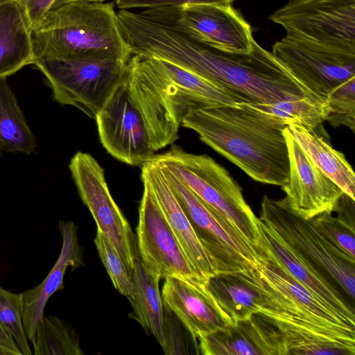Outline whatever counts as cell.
Returning <instances> with one entry per match:
<instances>
[{
	"instance_id": "obj_28",
	"label": "cell",
	"mask_w": 355,
	"mask_h": 355,
	"mask_svg": "<svg viewBox=\"0 0 355 355\" xmlns=\"http://www.w3.org/2000/svg\"><path fill=\"white\" fill-rule=\"evenodd\" d=\"M35 355H82L75 329L56 316H43L37 324Z\"/></svg>"
},
{
	"instance_id": "obj_34",
	"label": "cell",
	"mask_w": 355,
	"mask_h": 355,
	"mask_svg": "<svg viewBox=\"0 0 355 355\" xmlns=\"http://www.w3.org/2000/svg\"><path fill=\"white\" fill-rule=\"evenodd\" d=\"M235 0H115L119 9L153 8L165 6H180L186 4L231 5Z\"/></svg>"
},
{
	"instance_id": "obj_39",
	"label": "cell",
	"mask_w": 355,
	"mask_h": 355,
	"mask_svg": "<svg viewBox=\"0 0 355 355\" xmlns=\"http://www.w3.org/2000/svg\"><path fill=\"white\" fill-rule=\"evenodd\" d=\"M0 355H15L8 347L0 343Z\"/></svg>"
},
{
	"instance_id": "obj_41",
	"label": "cell",
	"mask_w": 355,
	"mask_h": 355,
	"mask_svg": "<svg viewBox=\"0 0 355 355\" xmlns=\"http://www.w3.org/2000/svg\"><path fill=\"white\" fill-rule=\"evenodd\" d=\"M1 1H3V0H0V2H1Z\"/></svg>"
},
{
	"instance_id": "obj_35",
	"label": "cell",
	"mask_w": 355,
	"mask_h": 355,
	"mask_svg": "<svg viewBox=\"0 0 355 355\" xmlns=\"http://www.w3.org/2000/svg\"><path fill=\"white\" fill-rule=\"evenodd\" d=\"M27 19L34 31L42 23L47 12L55 0H21Z\"/></svg>"
},
{
	"instance_id": "obj_36",
	"label": "cell",
	"mask_w": 355,
	"mask_h": 355,
	"mask_svg": "<svg viewBox=\"0 0 355 355\" xmlns=\"http://www.w3.org/2000/svg\"><path fill=\"white\" fill-rule=\"evenodd\" d=\"M354 200H353L349 196L343 193L339 198L334 211V212H337L336 217L353 232H355Z\"/></svg>"
},
{
	"instance_id": "obj_27",
	"label": "cell",
	"mask_w": 355,
	"mask_h": 355,
	"mask_svg": "<svg viewBox=\"0 0 355 355\" xmlns=\"http://www.w3.org/2000/svg\"><path fill=\"white\" fill-rule=\"evenodd\" d=\"M245 103L270 121L284 127L295 124L316 130L326 121L329 113L327 101L311 97L274 103Z\"/></svg>"
},
{
	"instance_id": "obj_15",
	"label": "cell",
	"mask_w": 355,
	"mask_h": 355,
	"mask_svg": "<svg viewBox=\"0 0 355 355\" xmlns=\"http://www.w3.org/2000/svg\"><path fill=\"white\" fill-rule=\"evenodd\" d=\"M139 207L137 236L139 255L152 271L169 276L198 275L184 255L146 178Z\"/></svg>"
},
{
	"instance_id": "obj_3",
	"label": "cell",
	"mask_w": 355,
	"mask_h": 355,
	"mask_svg": "<svg viewBox=\"0 0 355 355\" xmlns=\"http://www.w3.org/2000/svg\"><path fill=\"white\" fill-rule=\"evenodd\" d=\"M128 67L135 76L150 130L160 148L178 138L182 121L190 110L243 102L200 76L163 59L132 55Z\"/></svg>"
},
{
	"instance_id": "obj_31",
	"label": "cell",
	"mask_w": 355,
	"mask_h": 355,
	"mask_svg": "<svg viewBox=\"0 0 355 355\" xmlns=\"http://www.w3.org/2000/svg\"><path fill=\"white\" fill-rule=\"evenodd\" d=\"M94 244L114 288L128 299L132 296L133 291L131 276L114 247L98 229L96 230Z\"/></svg>"
},
{
	"instance_id": "obj_13",
	"label": "cell",
	"mask_w": 355,
	"mask_h": 355,
	"mask_svg": "<svg viewBox=\"0 0 355 355\" xmlns=\"http://www.w3.org/2000/svg\"><path fill=\"white\" fill-rule=\"evenodd\" d=\"M95 120L102 145L116 159L138 166L155 154L146 123L131 96L127 71Z\"/></svg>"
},
{
	"instance_id": "obj_5",
	"label": "cell",
	"mask_w": 355,
	"mask_h": 355,
	"mask_svg": "<svg viewBox=\"0 0 355 355\" xmlns=\"http://www.w3.org/2000/svg\"><path fill=\"white\" fill-rule=\"evenodd\" d=\"M261 291L259 313L279 327L355 347V328L287 271L263 257L255 268Z\"/></svg>"
},
{
	"instance_id": "obj_26",
	"label": "cell",
	"mask_w": 355,
	"mask_h": 355,
	"mask_svg": "<svg viewBox=\"0 0 355 355\" xmlns=\"http://www.w3.org/2000/svg\"><path fill=\"white\" fill-rule=\"evenodd\" d=\"M37 147L36 139L9 87L0 78V148L9 153L30 155Z\"/></svg>"
},
{
	"instance_id": "obj_10",
	"label": "cell",
	"mask_w": 355,
	"mask_h": 355,
	"mask_svg": "<svg viewBox=\"0 0 355 355\" xmlns=\"http://www.w3.org/2000/svg\"><path fill=\"white\" fill-rule=\"evenodd\" d=\"M259 218L354 299L355 259L327 241L315 227L311 219H304L295 214L284 198L275 200L268 195L262 199Z\"/></svg>"
},
{
	"instance_id": "obj_19",
	"label": "cell",
	"mask_w": 355,
	"mask_h": 355,
	"mask_svg": "<svg viewBox=\"0 0 355 355\" xmlns=\"http://www.w3.org/2000/svg\"><path fill=\"white\" fill-rule=\"evenodd\" d=\"M198 339L204 355H286L282 333L260 313Z\"/></svg>"
},
{
	"instance_id": "obj_2",
	"label": "cell",
	"mask_w": 355,
	"mask_h": 355,
	"mask_svg": "<svg viewBox=\"0 0 355 355\" xmlns=\"http://www.w3.org/2000/svg\"><path fill=\"white\" fill-rule=\"evenodd\" d=\"M259 182L283 187L289 177L284 126L245 103L190 110L182 124Z\"/></svg>"
},
{
	"instance_id": "obj_17",
	"label": "cell",
	"mask_w": 355,
	"mask_h": 355,
	"mask_svg": "<svg viewBox=\"0 0 355 355\" xmlns=\"http://www.w3.org/2000/svg\"><path fill=\"white\" fill-rule=\"evenodd\" d=\"M164 279L163 304L177 317L195 343L200 336L234 323L211 293L209 279L198 275H175Z\"/></svg>"
},
{
	"instance_id": "obj_23",
	"label": "cell",
	"mask_w": 355,
	"mask_h": 355,
	"mask_svg": "<svg viewBox=\"0 0 355 355\" xmlns=\"http://www.w3.org/2000/svg\"><path fill=\"white\" fill-rule=\"evenodd\" d=\"M131 278L133 291L128 298L133 309L131 317L137 320L147 333L154 336L165 352L167 340L164 304L159 288L161 278L144 264L139 253Z\"/></svg>"
},
{
	"instance_id": "obj_20",
	"label": "cell",
	"mask_w": 355,
	"mask_h": 355,
	"mask_svg": "<svg viewBox=\"0 0 355 355\" xmlns=\"http://www.w3.org/2000/svg\"><path fill=\"white\" fill-rule=\"evenodd\" d=\"M141 176L150 183L164 216L196 273L206 279L216 275L209 257L161 168L146 161L141 164Z\"/></svg>"
},
{
	"instance_id": "obj_21",
	"label": "cell",
	"mask_w": 355,
	"mask_h": 355,
	"mask_svg": "<svg viewBox=\"0 0 355 355\" xmlns=\"http://www.w3.org/2000/svg\"><path fill=\"white\" fill-rule=\"evenodd\" d=\"M62 243L59 257L46 278L34 288L21 294L22 322L28 340L33 344L38 323L43 318L46 304L56 291L64 289L63 279L68 267L83 266V251L78 241L77 227L71 221H60Z\"/></svg>"
},
{
	"instance_id": "obj_33",
	"label": "cell",
	"mask_w": 355,
	"mask_h": 355,
	"mask_svg": "<svg viewBox=\"0 0 355 355\" xmlns=\"http://www.w3.org/2000/svg\"><path fill=\"white\" fill-rule=\"evenodd\" d=\"M315 227L331 243L355 259L354 234L332 213L324 212L311 219Z\"/></svg>"
},
{
	"instance_id": "obj_11",
	"label": "cell",
	"mask_w": 355,
	"mask_h": 355,
	"mask_svg": "<svg viewBox=\"0 0 355 355\" xmlns=\"http://www.w3.org/2000/svg\"><path fill=\"white\" fill-rule=\"evenodd\" d=\"M141 12L226 52L248 53L255 41L250 25L231 5L186 4L146 8Z\"/></svg>"
},
{
	"instance_id": "obj_8",
	"label": "cell",
	"mask_w": 355,
	"mask_h": 355,
	"mask_svg": "<svg viewBox=\"0 0 355 355\" xmlns=\"http://www.w3.org/2000/svg\"><path fill=\"white\" fill-rule=\"evenodd\" d=\"M159 166L209 257L216 274L244 272L256 268L263 257L261 252L227 218L200 199L174 175Z\"/></svg>"
},
{
	"instance_id": "obj_40",
	"label": "cell",
	"mask_w": 355,
	"mask_h": 355,
	"mask_svg": "<svg viewBox=\"0 0 355 355\" xmlns=\"http://www.w3.org/2000/svg\"><path fill=\"white\" fill-rule=\"evenodd\" d=\"M2 152H3V151H2V150H1V148H0V157L2 155Z\"/></svg>"
},
{
	"instance_id": "obj_4",
	"label": "cell",
	"mask_w": 355,
	"mask_h": 355,
	"mask_svg": "<svg viewBox=\"0 0 355 355\" xmlns=\"http://www.w3.org/2000/svg\"><path fill=\"white\" fill-rule=\"evenodd\" d=\"M33 41L35 58L129 60L132 56L112 2L78 0L51 8L33 31Z\"/></svg>"
},
{
	"instance_id": "obj_32",
	"label": "cell",
	"mask_w": 355,
	"mask_h": 355,
	"mask_svg": "<svg viewBox=\"0 0 355 355\" xmlns=\"http://www.w3.org/2000/svg\"><path fill=\"white\" fill-rule=\"evenodd\" d=\"M355 78L336 88L327 101L329 113L326 121L333 127L344 125L355 130Z\"/></svg>"
},
{
	"instance_id": "obj_9",
	"label": "cell",
	"mask_w": 355,
	"mask_h": 355,
	"mask_svg": "<svg viewBox=\"0 0 355 355\" xmlns=\"http://www.w3.org/2000/svg\"><path fill=\"white\" fill-rule=\"evenodd\" d=\"M270 19L291 40L355 54V0H289Z\"/></svg>"
},
{
	"instance_id": "obj_16",
	"label": "cell",
	"mask_w": 355,
	"mask_h": 355,
	"mask_svg": "<svg viewBox=\"0 0 355 355\" xmlns=\"http://www.w3.org/2000/svg\"><path fill=\"white\" fill-rule=\"evenodd\" d=\"M284 135L288 152L289 177L282 189L288 206L306 220L324 212L333 213L344 192L313 163L286 127Z\"/></svg>"
},
{
	"instance_id": "obj_29",
	"label": "cell",
	"mask_w": 355,
	"mask_h": 355,
	"mask_svg": "<svg viewBox=\"0 0 355 355\" xmlns=\"http://www.w3.org/2000/svg\"><path fill=\"white\" fill-rule=\"evenodd\" d=\"M283 334L286 355H354L355 347L287 327H277Z\"/></svg>"
},
{
	"instance_id": "obj_6",
	"label": "cell",
	"mask_w": 355,
	"mask_h": 355,
	"mask_svg": "<svg viewBox=\"0 0 355 355\" xmlns=\"http://www.w3.org/2000/svg\"><path fill=\"white\" fill-rule=\"evenodd\" d=\"M153 162L174 175L207 204L227 218L262 254L259 219L253 213L239 184L229 172L207 155H196L172 145Z\"/></svg>"
},
{
	"instance_id": "obj_37",
	"label": "cell",
	"mask_w": 355,
	"mask_h": 355,
	"mask_svg": "<svg viewBox=\"0 0 355 355\" xmlns=\"http://www.w3.org/2000/svg\"><path fill=\"white\" fill-rule=\"evenodd\" d=\"M0 343L3 345L8 347L10 350H11L15 355H21L22 353L19 350L17 345L12 338V336L9 334V332L3 327V326L0 322Z\"/></svg>"
},
{
	"instance_id": "obj_25",
	"label": "cell",
	"mask_w": 355,
	"mask_h": 355,
	"mask_svg": "<svg viewBox=\"0 0 355 355\" xmlns=\"http://www.w3.org/2000/svg\"><path fill=\"white\" fill-rule=\"evenodd\" d=\"M286 128L313 163L344 193L355 200V174L345 155L318 135L316 130L295 124Z\"/></svg>"
},
{
	"instance_id": "obj_30",
	"label": "cell",
	"mask_w": 355,
	"mask_h": 355,
	"mask_svg": "<svg viewBox=\"0 0 355 355\" xmlns=\"http://www.w3.org/2000/svg\"><path fill=\"white\" fill-rule=\"evenodd\" d=\"M21 294L11 293L0 286V322L15 340L24 355H32L22 322Z\"/></svg>"
},
{
	"instance_id": "obj_1",
	"label": "cell",
	"mask_w": 355,
	"mask_h": 355,
	"mask_svg": "<svg viewBox=\"0 0 355 355\" xmlns=\"http://www.w3.org/2000/svg\"><path fill=\"white\" fill-rule=\"evenodd\" d=\"M133 47L136 54L173 62L243 103H274L302 97L321 99L256 41L248 53L226 52L173 26L146 19L137 30Z\"/></svg>"
},
{
	"instance_id": "obj_12",
	"label": "cell",
	"mask_w": 355,
	"mask_h": 355,
	"mask_svg": "<svg viewBox=\"0 0 355 355\" xmlns=\"http://www.w3.org/2000/svg\"><path fill=\"white\" fill-rule=\"evenodd\" d=\"M69 170L82 201L100 230L117 251L132 276L138 255L135 236L127 219L112 197L103 168L89 153L77 152Z\"/></svg>"
},
{
	"instance_id": "obj_14",
	"label": "cell",
	"mask_w": 355,
	"mask_h": 355,
	"mask_svg": "<svg viewBox=\"0 0 355 355\" xmlns=\"http://www.w3.org/2000/svg\"><path fill=\"white\" fill-rule=\"evenodd\" d=\"M272 54L315 95L326 100L336 88L355 78V54L330 50L284 37Z\"/></svg>"
},
{
	"instance_id": "obj_38",
	"label": "cell",
	"mask_w": 355,
	"mask_h": 355,
	"mask_svg": "<svg viewBox=\"0 0 355 355\" xmlns=\"http://www.w3.org/2000/svg\"><path fill=\"white\" fill-rule=\"evenodd\" d=\"M71 1H78V0H55L52 8L60 6L62 3ZM82 1H94V2H103L105 0H82Z\"/></svg>"
},
{
	"instance_id": "obj_7",
	"label": "cell",
	"mask_w": 355,
	"mask_h": 355,
	"mask_svg": "<svg viewBox=\"0 0 355 355\" xmlns=\"http://www.w3.org/2000/svg\"><path fill=\"white\" fill-rule=\"evenodd\" d=\"M129 60L35 58L53 99L73 106L95 119L112 90L124 77Z\"/></svg>"
},
{
	"instance_id": "obj_24",
	"label": "cell",
	"mask_w": 355,
	"mask_h": 355,
	"mask_svg": "<svg viewBox=\"0 0 355 355\" xmlns=\"http://www.w3.org/2000/svg\"><path fill=\"white\" fill-rule=\"evenodd\" d=\"M208 287L221 309L234 322L259 313L261 291L255 268L244 272L217 273Z\"/></svg>"
},
{
	"instance_id": "obj_22",
	"label": "cell",
	"mask_w": 355,
	"mask_h": 355,
	"mask_svg": "<svg viewBox=\"0 0 355 355\" xmlns=\"http://www.w3.org/2000/svg\"><path fill=\"white\" fill-rule=\"evenodd\" d=\"M33 33L21 0L0 2V78L33 64Z\"/></svg>"
},
{
	"instance_id": "obj_18",
	"label": "cell",
	"mask_w": 355,
	"mask_h": 355,
	"mask_svg": "<svg viewBox=\"0 0 355 355\" xmlns=\"http://www.w3.org/2000/svg\"><path fill=\"white\" fill-rule=\"evenodd\" d=\"M259 227L261 235V249L265 257L283 268L347 324L355 328L354 309L330 277H327L329 276L325 272L260 220Z\"/></svg>"
}]
</instances>
